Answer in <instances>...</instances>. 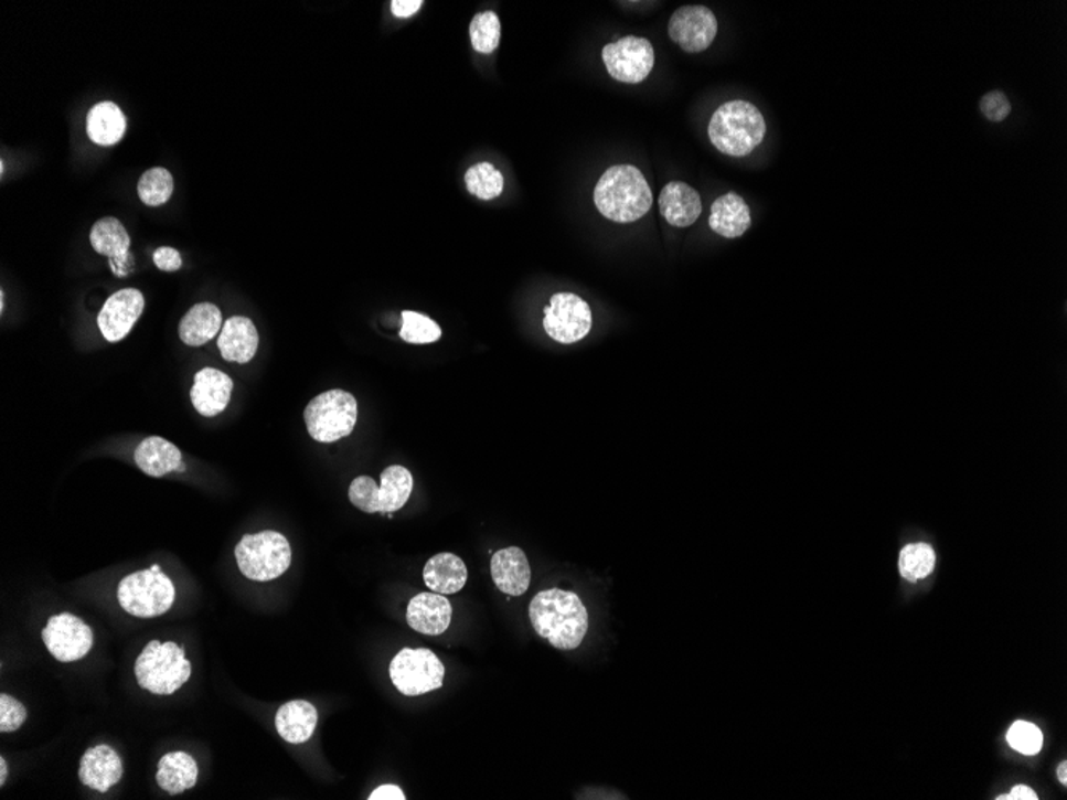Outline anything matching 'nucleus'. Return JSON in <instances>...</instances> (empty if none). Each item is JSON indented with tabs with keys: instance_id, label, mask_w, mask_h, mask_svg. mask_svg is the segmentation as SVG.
<instances>
[{
	"instance_id": "1",
	"label": "nucleus",
	"mask_w": 1067,
	"mask_h": 800,
	"mask_svg": "<svg viewBox=\"0 0 1067 800\" xmlns=\"http://www.w3.org/2000/svg\"><path fill=\"white\" fill-rule=\"evenodd\" d=\"M530 619L535 633L559 650L579 648L588 631L587 607L576 593L565 589L537 593L531 601Z\"/></svg>"
},
{
	"instance_id": "2",
	"label": "nucleus",
	"mask_w": 1067,
	"mask_h": 800,
	"mask_svg": "<svg viewBox=\"0 0 1067 800\" xmlns=\"http://www.w3.org/2000/svg\"><path fill=\"white\" fill-rule=\"evenodd\" d=\"M598 212L613 223H634L652 206V192L637 167H610L595 188Z\"/></svg>"
},
{
	"instance_id": "3",
	"label": "nucleus",
	"mask_w": 1067,
	"mask_h": 800,
	"mask_svg": "<svg viewBox=\"0 0 1067 800\" xmlns=\"http://www.w3.org/2000/svg\"><path fill=\"white\" fill-rule=\"evenodd\" d=\"M708 137L717 151L745 157L761 145L766 137V120L751 103L734 99L717 107L709 120Z\"/></svg>"
},
{
	"instance_id": "4",
	"label": "nucleus",
	"mask_w": 1067,
	"mask_h": 800,
	"mask_svg": "<svg viewBox=\"0 0 1067 800\" xmlns=\"http://www.w3.org/2000/svg\"><path fill=\"white\" fill-rule=\"evenodd\" d=\"M192 674L184 648L177 642L151 641L135 663L138 685L153 695H171L183 687Z\"/></svg>"
},
{
	"instance_id": "5",
	"label": "nucleus",
	"mask_w": 1067,
	"mask_h": 800,
	"mask_svg": "<svg viewBox=\"0 0 1067 800\" xmlns=\"http://www.w3.org/2000/svg\"><path fill=\"white\" fill-rule=\"evenodd\" d=\"M235 559L249 580H275L291 566L290 542L277 531L246 534L235 546Z\"/></svg>"
},
{
	"instance_id": "6",
	"label": "nucleus",
	"mask_w": 1067,
	"mask_h": 800,
	"mask_svg": "<svg viewBox=\"0 0 1067 800\" xmlns=\"http://www.w3.org/2000/svg\"><path fill=\"white\" fill-rule=\"evenodd\" d=\"M119 605L138 619L163 616L173 606L177 589L162 570H138L120 580L117 589Z\"/></svg>"
},
{
	"instance_id": "7",
	"label": "nucleus",
	"mask_w": 1067,
	"mask_h": 800,
	"mask_svg": "<svg viewBox=\"0 0 1067 800\" xmlns=\"http://www.w3.org/2000/svg\"><path fill=\"white\" fill-rule=\"evenodd\" d=\"M356 419L359 405L355 396L339 388L316 396L305 410L307 430L319 442H334L349 437Z\"/></svg>"
},
{
	"instance_id": "8",
	"label": "nucleus",
	"mask_w": 1067,
	"mask_h": 800,
	"mask_svg": "<svg viewBox=\"0 0 1067 800\" xmlns=\"http://www.w3.org/2000/svg\"><path fill=\"white\" fill-rule=\"evenodd\" d=\"M413 486L412 471L391 466L382 471L381 488L373 478H355L349 488V499L365 513H395L408 502Z\"/></svg>"
},
{
	"instance_id": "9",
	"label": "nucleus",
	"mask_w": 1067,
	"mask_h": 800,
	"mask_svg": "<svg viewBox=\"0 0 1067 800\" xmlns=\"http://www.w3.org/2000/svg\"><path fill=\"white\" fill-rule=\"evenodd\" d=\"M391 680L399 694L419 696L442 687L445 664L430 649H403L391 663Z\"/></svg>"
},
{
	"instance_id": "10",
	"label": "nucleus",
	"mask_w": 1067,
	"mask_h": 800,
	"mask_svg": "<svg viewBox=\"0 0 1067 800\" xmlns=\"http://www.w3.org/2000/svg\"><path fill=\"white\" fill-rule=\"evenodd\" d=\"M544 328L553 341L559 344L579 342L591 330L594 317L590 306L573 295L558 292L549 299V307H545Z\"/></svg>"
},
{
	"instance_id": "11",
	"label": "nucleus",
	"mask_w": 1067,
	"mask_h": 800,
	"mask_svg": "<svg viewBox=\"0 0 1067 800\" xmlns=\"http://www.w3.org/2000/svg\"><path fill=\"white\" fill-rule=\"evenodd\" d=\"M602 61L610 77L623 84H640L654 67V49L648 39L627 35L602 49Z\"/></svg>"
},
{
	"instance_id": "12",
	"label": "nucleus",
	"mask_w": 1067,
	"mask_h": 800,
	"mask_svg": "<svg viewBox=\"0 0 1067 800\" xmlns=\"http://www.w3.org/2000/svg\"><path fill=\"white\" fill-rule=\"evenodd\" d=\"M45 648L58 662L71 663L87 657L93 646L92 628L73 614H60L49 619L42 631Z\"/></svg>"
},
{
	"instance_id": "13",
	"label": "nucleus",
	"mask_w": 1067,
	"mask_h": 800,
	"mask_svg": "<svg viewBox=\"0 0 1067 800\" xmlns=\"http://www.w3.org/2000/svg\"><path fill=\"white\" fill-rule=\"evenodd\" d=\"M669 34L674 44L687 53H701L713 44L717 34L715 13L703 6H686L670 18Z\"/></svg>"
},
{
	"instance_id": "14",
	"label": "nucleus",
	"mask_w": 1067,
	"mask_h": 800,
	"mask_svg": "<svg viewBox=\"0 0 1067 800\" xmlns=\"http://www.w3.org/2000/svg\"><path fill=\"white\" fill-rule=\"evenodd\" d=\"M145 296L137 288H125L107 299L98 316L99 331L106 341L120 342L141 317Z\"/></svg>"
},
{
	"instance_id": "15",
	"label": "nucleus",
	"mask_w": 1067,
	"mask_h": 800,
	"mask_svg": "<svg viewBox=\"0 0 1067 800\" xmlns=\"http://www.w3.org/2000/svg\"><path fill=\"white\" fill-rule=\"evenodd\" d=\"M452 619V606L440 593H419L409 601L406 620L414 631L427 636H440L448 630Z\"/></svg>"
},
{
	"instance_id": "16",
	"label": "nucleus",
	"mask_w": 1067,
	"mask_h": 800,
	"mask_svg": "<svg viewBox=\"0 0 1067 800\" xmlns=\"http://www.w3.org/2000/svg\"><path fill=\"white\" fill-rule=\"evenodd\" d=\"M234 382L223 371L203 367L195 374L191 402L203 417H214L223 413L231 402Z\"/></svg>"
},
{
	"instance_id": "17",
	"label": "nucleus",
	"mask_w": 1067,
	"mask_h": 800,
	"mask_svg": "<svg viewBox=\"0 0 1067 800\" xmlns=\"http://www.w3.org/2000/svg\"><path fill=\"white\" fill-rule=\"evenodd\" d=\"M122 777V759L110 746H95L82 756L78 778L87 788L107 792L114 785L119 783Z\"/></svg>"
},
{
	"instance_id": "18",
	"label": "nucleus",
	"mask_w": 1067,
	"mask_h": 800,
	"mask_svg": "<svg viewBox=\"0 0 1067 800\" xmlns=\"http://www.w3.org/2000/svg\"><path fill=\"white\" fill-rule=\"evenodd\" d=\"M491 574L495 587L505 595H524L531 585L530 561L519 546H509L492 555Z\"/></svg>"
},
{
	"instance_id": "19",
	"label": "nucleus",
	"mask_w": 1067,
	"mask_h": 800,
	"mask_svg": "<svg viewBox=\"0 0 1067 800\" xmlns=\"http://www.w3.org/2000/svg\"><path fill=\"white\" fill-rule=\"evenodd\" d=\"M259 345V334L255 324L246 317H231L223 324L217 348L226 362L245 364L255 359Z\"/></svg>"
},
{
	"instance_id": "20",
	"label": "nucleus",
	"mask_w": 1067,
	"mask_h": 800,
	"mask_svg": "<svg viewBox=\"0 0 1067 800\" xmlns=\"http://www.w3.org/2000/svg\"><path fill=\"white\" fill-rule=\"evenodd\" d=\"M660 213L674 227H689L701 217L702 200L686 182H670L659 196Z\"/></svg>"
},
{
	"instance_id": "21",
	"label": "nucleus",
	"mask_w": 1067,
	"mask_h": 800,
	"mask_svg": "<svg viewBox=\"0 0 1067 800\" xmlns=\"http://www.w3.org/2000/svg\"><path fill=\"white\" fill-rule=\"evenodd\" d=\"M90 242L98 255L110 259L114 273L122 277L124 266L130 256V235L117 217H103L92 227Z\"/></svg>"
},
{
	"instance_id": "22",
	"label": "nucleus",
	"mask_w": 1067,
	"mask_h": 800,
	"mask_svg": "<svg viewBox=\"0 0 1067 800\" xmlns=\"http://www.w3.org/2000/svg\"><path fill=\"white\" fill-rule=\"evenodd\" d=\"M319 724V713L312 703L306 700H292L285 703L275 716V728L285 742L301 745L312 738Z\"/></svg>"
},
{
	"instance_id": "23",
	"label": "nucleus",
	"mask_w": 1067,
	"mask_h": 800,
	"mask_svg": "<svg viewBox=\"0 0 1067 800\" xmlns=\"http://www.w3.org/2000/svg\"><path fill=\"white\" fill-rule=\"evenodd\" d=\"M751 226V213L740 195H721L712 205L709 227L724 238H738Z\"/></svg>"
},
{
	"instance_id": "24",
	"label": "nucleus",
	"mask_w": 1067,
	"mask_h": 800,
	"mask_svg": "<svg viewBox=\"0 0 1067 800\" xmlns=\"http://www.w3.org/2000/svg\"><path fill=\"white\" fill-rule=\"evenodd\" d=\"M135 462L139 469L152 478H162L183 466V454L166 438L142 439L135 451Z\"/></svg>"
},
{
	"instance_id": "25",
	"label": "nucleus",
	"mask_w": 1067,
	"mask_h": 800,
	"mask_svg": "<svg viewBox=\"0 0 1067 800\" xmlns=\"http://www.w3.org/2000/svg\"><path fill=\"white\" fill-rule=\"evenodd\" d=\"M467 578L466 563L452 553L435 555L424 567V582L431 591L440 595H456L466 587Z\"/></svg>"
},
{
	"instance_id": "26",
	"label": "nucleus",
	"mask_w": 1067,
	"mask_h": 800,
	"mask_svg": "<svg viewBox=\"0 0 1067 800\" xmlns=\"http://www.w3.org/2000/svg\"><path fill=\"white\" fill-rule=\"evenodd\" d=\"M223 330V313L212 302L195 303L180 323V338L191 348H200Z\"/></svg>"
},
{
	"instance_id": "27",
	"label": "nucleus",
	"mask_w": 1067,
	"mask_h": 800,
	"mask_svg": "<svg viewBox=\"0 0 1067 800\" xmlns=\"http://www.w3.org/2000/svg\"><path fill=\"white\" fill-rule=\"evenodd\" d=\"M156 778L157 785L168 794H183L184 791L194 788L198 783V762L188 753H168L159 760V771H157Z\"/></svg>"
},
{
	"instance_id": "28",
	"label": "nucleus",
	"mask_w": 1067,
	"mask_h": 800,
	"mask_svg": "<svg viewBox=\"0 0 1067 800\" xmlns=\"http://www.w3.org/2000/svg\"><path fill=\"white\" fill-rule=\"evenodd\" d=\"M127 119L116 103L105 102L93 106L87 116V135L95 145L114 146L122 141Z\"/></svg>"
},
{
	"instance_id": "29",
	"label": "nucleus",
	"mask_w": 1067,
	"mask_h": 800,
	"mask_svg": "<svg viewBox=\"0 0 1067 800\" xmlns=\"http://www.w3.org/2000/svg\"><path fill=\"white\" fill-rule=\"evenodd\" d=\"M174 181L166 168L145 171L138 182V195L148 206H160L173 195Z\"/></svg>"
},
{
	"instance_id": "30",
	"label": "nucleus",
	"mask_w": 1067,
	"mask_h": 800,
	"mask_svg": "<svg viewBox=\"0 0 1067 800\" xmlns=\"http://www.w3.org/2000/svg\"><path fill=\"white\" fill-rule=\"evenodd\" d=\"M466 184L470 194L481 200H492L502 194L503 177L491 163L481 162L467 171Z\"/></svg>"
},
{
	"instance_id": "31",
	"label": "nucleus",
	"mask_w": 1067,
	"mask_h": 800,
	"mask_svg": "<svg viewBox=\"0 0 1067 800\" xmlns=\"http://www.w3.org/2000/svg\"><path fill=\"white\" fill-rule=\"evenodd\" d=\"M935 567L933 548L927 544L905 546L900 555V574L909 582L922 580Z\"/></svg>"
},
{
	"instance_id": "32",
	"label": "nucleus",
	"mask_w": 1067,
	"mask_h": 800,
	"mask_svg": "<svg viewBox=\"0 0 1067 800\" xmlns=\"http://www.w3.org/2000/svg\"><path fill=\"white\" fill-rule=\"evenodd\" d=\"M402 330L399 338L409 344H431L441 338V328L431 318L423 313L405 310L402 312Z\"/></svg>"
},
{
	"instance_id": "33",
	"label": "nucleus",
	"mask_w": 1067,
	"mask_h": 800,
	"mask_svg": "<svg viewBox=\"0 0 1067 800\" xmlns=\"http://www.w3.org/2000/svg\"><path fill=\"white\" fill-rule=\"evenodd\" d=\"M470 39L477 52L484 55L494 52L501 41V21L498 15L494 12L478 13L470 23Z\"/></svg>"
},
{
	"instance_id": "34",
	"label": "nucleus",
	"mask_w": 1067,
	"mask_h": 800,
	"mask_svg": "<svg viewBox=\"0 0 1067 800\" xmlns=\"http://www.w3.org/2000/svg\"><path fill=\"white\" fill-rule=\"evenodd\" d=\"M1006 742L1022 755L1034 756L1042 749L1044 735L1036 725L1018 721V723L1012 725L1009 734H1006Z\"/></svg>"
},
{
	"instance_id": "35",
	"label": "nucleus",
	"mask_w": 1067,
	"mask_h": 800,
	"mask_svg": "<svg viewBox=\"0 0 1067 800\" xmlns=\"http://www.w3.org/2000/svg\"><path fill=\"white\" fill-rule=\"evenodd\" d=\"M28 713L23 703L18 702L13 696L0 695V732L12 734L17 732L26 721Z\"/></svg>"
},
{
	"instance_id": "36",
	"label": "nucleus",
	"mask_w": 1067,
	"mask_h": 800,
	"mask_svg": "<svg viewBox=\"0 0 1067 800\" xmlns=\"http://www.w3.org/2000/svg\"><path fill=\"white\" fill-rule=\"evenodd\" d=\"M981 113L988 120L1002 121L1012 113V105L1004 93L995 90L986 93L980 102Z\"/></svg>"
},
{
	"instance_id": "37",
	"label": "nucleus",
	"mask_w": 1067,
	"mask_h": 800,
	"mask_svg": "<svg viewBox=\"0 0 1067 800\" xmlns=\"http://www.w3.org/2000/svg\"><path fill=\"white\" fill-rule=\"evenodd\" d=\"M153 264L163 273H177L183 266L180 253L171 246H160L153 253Z\"/></svg>"
},
{
	"instance_id": "38",
	"label": "nucleus",
	"mask_w": 1067,
	"mask_h": 800,
	"mask_svg": "<svg viewBox=\"0 0 1067 800\" xmlns=\"http://www.w3.org/2000/svg\"><path fill=\"white\" fill-rule=\"evenodd\" d=\"M423 0H394L392 2V13L397 18H409L419 12Z\"/></svg>"
},
{
	"instance_id": "39",
	"label": "nucleus",
	"mask_w": 1067,
	"mask_h": 800,
	"mask_svg": "<svg viewBox=\"0 0 1067 800\" xmlns=\"http://www.w3.org/2000/svg\"><path fill=\"white\" fill-rule=\"evenodd\" d=\"M370 800H405L406 796L398 786L384 785L371 792Z\"/></svg>"
},
{
	"instance_id": "40",
	"label": "nucleus",
	"mask_w": 1067,
	"mask_h": 800,
	"mask_svg": "<svg viewBox=\"0 0 1067 800\" xmlns=\"http://www.w3.org/2000/svg\"><path fill=\"white\" fill-rule=\"evenodd\" d=\"M999 800H1037L1036 792L1027 786H1016L1010 794L1001 796Z\"/></svg>"
},
{
	"instance_id": "41",
	"label": "nucleus",
	"mask_w": 1067,
	"mask_h": 800,
	"mask_svg": "<svg viewBox=\"0 0 1067 800\" xmlns=\"http://www.w3.org/2000/svg\"><path fill=\"white\" fill-rule=\"evenodd\" d=\"M0 770H2L0 771V786H3L6 785L7 774H9V771H7V762L3 757L0 759Z\"/></svg>"
},
{
	"instance_id": "42",
	"label": "nucleus",
	"mask_w": 1067,
	"mask_h": 800,
	"mask_svg": "<svg viewBox=\"0 0 1067 800\" xmlns=\"http://www.w3.org/2000/svg\"><path fill=\"white\" fill-rule=\"evenodd\" d=\"M1058 777H1059V780H1061L1063 785L1067 783V764L1066 762H1063L1061 766H1059Z\"/></svg>"
}]
</instances>
